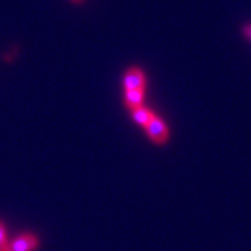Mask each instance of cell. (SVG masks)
Segmentation results:
<instances>
[{
  "instance_id": "1",
  "label": "cell",
  "mask_w": 251,
  "mask_h": 251,
  "mask_svg": "<svg viewBox=\"0 0 251 251\" xmlns=\"http://www.w3.org/2000/svg\"><path fill=\"white\" fill-rule=\"evenodd\" d=\"M147 134L150 135V138L152 140L153 143L163 144L168 141L169 138V130L166 125L163 123V120H161L158 116H153L152 120L145 126Z\"/></svg>"
},
{
  "instance_id": "2",
  "label": "cell",
  "mask_w": 251,
  "mask_h": 251,
  "mask_svg": "<svg viewBox=\"0 0 251 251\" xmlns=\"http://www.w3.org/2000/svg\"><path fill=\"white\" fill-rule=\"evenodd\" d=\"M38 246V239L34 234L23 233L13 243H10L7 251H32Z\"/></svg>"
},
{
  "instance_id": "3",
  "label": "cell",
  "mask_w": 251,
  "mask_h": 251,
  "mask_svg": "<svg viewBox=\"0 0 251 251\" xmlns=\"http://www.w3.org/2000/svg\"><path fill=\"white\" fill-rule=\"evenodd\" d=\"M145 88V77L140 69H130L125 75V90H144Z\"/></svg>"
},
{
  "instance_id": "4",
  "label": "cell",
  "mask_w": 251,
  "mask_h": 251,
  "mask_svg": "<svg viewBox=\"0 0 251 251\" xmlns=\"http://www.w3.org/2000/svg\"><path fill=\"white\" fill-rule=\"evenodd\" d=\"M143 99H144V90H131L126 91V105L128 108L137 109L140 106H143Z\"/></svg>"
},
{
  "instance_id": "5",
  "label": "cell",
  "mask_w": 251,
  "mask_h": 251,
  "mask_svg": "<svg viewBox=\"0 0 251 251\" xmlns=\"http://www.w3.org/2000/svg\"><path fill=\"white\" fill-rule=\"evenodd\" d=\"M153 116H155V115H153L151 110L143 108V106H140V108H137V109H133V117H134V120L137 122V123L143 125L144 127L152 120Z\"/></svg>"
},
{
  "instance_id": "6",
  "label": "cell",
  "mask_w": 251,
  "mask_h": 251,
  "mask_svg": "<svg viewBox=\"0 0 251 251\" xmlns=\"http://www.w3.org/2000/svg\"><path fill=\"white\" fill-rule=\"evenodd\" d=\"M7 240H6V232H4V226L0 222V251H7Z\"/></svg>"
},
{
  "instance_id": "7",
  "label": "cell",
  "mask_w": 251,
  "mask_h": 251,
  "mask_svg": "<svg viewBox=\"0 0 251 251\" xmlns=\"http://www.w3.org/2000/svg\"><path fill=\"white\" fill-rule=\"evenodd\" d=\"M243 32H244V35L247 36L249 39H251V24H249V25H246V27L243 28Z\"/></svg>"
},
{
  "instance_id": "8",
  "label": "cell",
  "mask_w": 251,
  "mask_h": 251,
  "mask_svg": "<svg viewBox=\"0 0 251 251\" xmlns=\"http://www.w3.org/2000/svg\"><path fill=\"white\" fill-rule=\"evenodd\" d=\"M73 1H75V3H78V1H81V0H73Z\"/></svg>"
}]
</instances>
